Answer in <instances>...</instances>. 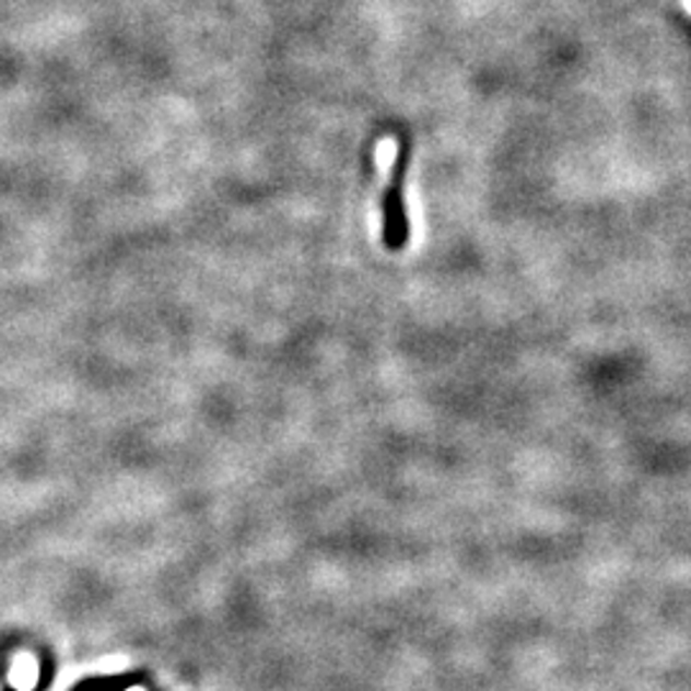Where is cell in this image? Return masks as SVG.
<instances>
[{"label": "cell", "instance_id": "1", "mask_svg": "<svg viewBox=\"0 0 691 691\" xmlns=\"http://www.w3.org/2000/svg\"><path fill=\"white\" fill-rule=\"evenodd\" d=\"M408 156L410 144L408 139H400V149H397V160L393 164V177H389V187L382 198V210H385V229H382V238L385 246L393 251H400L408 244L410 229H408V215H405V200H402V179L405 169H408Z\"/></svg>", "mask_w": 691, "mask_h": 691}, {"label": "cell", "instance_id": "2", "mask_svg": "<svg viewBox=\"0 0 691 691\" xmlns=\"http://www.w3.org/2000/svg\"><path fill=\"white\" fill-rule=\"evenodd\" d=\"M139 674H121V676H97V679L80 681L72 691H126L141 683Z\"/></svg>", "mask_w": 691, "mask_h": 691}, {"label": "cell", "instance_id": "3", "mask_svg": "<svg viewBox=\"0 0 691 691\" xmlns=\"http://www.w3.org/2000/svg\"><path fill=\"white\" fill-rule=\"evenodd\" d=\"M49 683H51V664H47V660H44V664H42V679H39V683H36L34 691H47ZM5 691H13V689H5Z\"/></svg>", "mask_w": 691, "mask_h": 691}]
</instances>
